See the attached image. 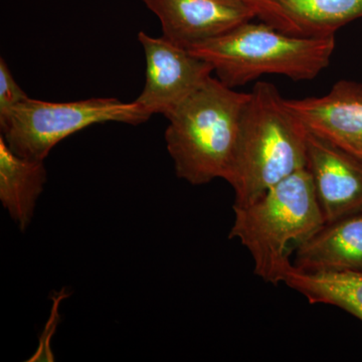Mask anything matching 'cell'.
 <instances>
[{
	"instance_id": "obj_1",
	"label": "cell",
	"mask_w": 362,
	"mask_h": 362,
	"mask_svg": "<svg viewBox=\"0 0 362 362\" xmlns=\"http://www.w3.org/2000/svg\"><path fill=\"white\" fill-rule=\"evenodd\" d=\"M308 133L275 86L255 84L226 180L235 192L233 206L256 201L280 181L306 168Z\"/></svg>"
},
{
	"instance_id": "obj_2",
	"label": "cell",
	"mask_w": 362,
	"mask_h": 362,
	"mask_svg": "<svg viewBox=\"0 0 362 362\" xmlns=\"http://www.w3.org/2000/svg\"><path fill=\"white\" fill-rule=\"evenodd\" d=\"M233 209L228 238L240 240L251 255L254 273L274 285L284 283L295 252L325 223L307 168Z\"/></svg>"
},
{
	"instance_id": "obj_3",
	"label": "cell",
	"mask_w": 362,
	"mask_h": 362,
	"mask_svg": "<svg viewBox=\"0 0 362 362\" xmlns=\"http://www.w3.org/2000/svg\"><path fill=\"white\" fill-rule=\"evenodd\" d=\"M249 97L211 77L168 117L166 147L178 177L192 185L228 180Z\"/></svg>"
},
{
	"instance_id": "obj_4",
	"label": "cell",
	"mask_w": 362,
	"mask_h": 362,
	"mask_svg": "<svg viewBox=\"0 0 362 362\" xmlns=\"http://www.w3.org/2000/svg\"><path fill=\"white\" fill-rule=\"evenodd\" d=\"M335 35L303 37L252 21L188 49L214 68L218 80L240 87L264 75L309 81L329 66Z\"/></svg>"
},
{
	"instance_id": "obj_5",
	"label": "cell",
	"mask_w": 362,
	"mask_h": 362,
	"mask_svg": "<svg viewBox=\"0 0 362 362\" xmlns=\"http://www.w3.org/2000/svg\"><path fill=\"white\" fill-rule=\"evenodd\" d=\"M150 117L135 101L124 103L116 98L62 103L28 98L0 118V136L18 156L45 160L58 143L89 126L108 122L139 125Z\"/></svg>"
},
{
	"instance_id": "obj_6",
	"label": "cell",
	"mask_w": 362,
	"mask_h": 362,
	"mask_svg": "<svg viewBox=\"0 0 362 362\" xmlns=\"http://www.w3.org/2000/svg\"><path fill=\"white\" fill-rule=\"evenodd\" d=\"M146 59V82L134 100L150 115L166 118L211 77L214 68L164 37L138 33Z\"/></svg>"
},
{
	"instance_id": "obj_7",
	"label": "cell",
	"mask_w": 362,
	"mask_h": 362,
	"mask_svg": "<svg viewBox=\"0 0 362 362\" xmlns=\"http://www.w3.org/2000/svg\"><path fill=\"white\" fill-rule=\"evenodd\" d=\"M160 21L163 37L189 49L258 18L240 0H144Z\"/></svg>"
},
{
	"instance_id": "obj_8",
	"label": "cell",
	"mask_w": 362,
	"mask_h": 362,
	"mask_svg": "<svg viewBox=\"0 0 362 362\" xmlns=\"http://www.w3.org/2000/svg\"><path fill=\"white\" fill-rule=\"evenodd\" d=\"M307 170L325 223L362 211V159L309 131Z\"/></svg>"
},
{
	"instance_id": "obj_9",
	"label": "cell",
	"mask_w": 362,
	"mask_h": 362,
	"mask_svg": "<svg viewBox=\"0 0 362 362\" xmlns=\"http://www.w3.org/2000/svg\"><path fill=\"white\" fill-rule=\"evenodd\" d=\"M307 129L362 159V84L339 81L323 97L286 99Z\"/></svg>"
},
{
	"instance_id": "obj_10",
	"label": "cell",
	"mask_w": 362,
	"mask_h": 362,
	"mask_svg": "<svg viewBox=\"0 0 362 362\" xmlns=\"http://www.w3.org/2000/svg\"><path fill=\"white\" fill-rule=\"evenodd\" d=\"M361 18L362 0H259L258 18L290 35L331 37Z\"/></svg>"
},
{
	"instance_id": "obj_11",
	"label": "cell",
	"mask_w": 362,
	"mask_h": 362,
	"mask_svg": "<svg viewBox=\"0 0 362 362\" xmlns=\"http://www.w3.org/2000/svg\"><path fill=\"white\" fill-rule=\"evenodd\" d=\"M293 267L305 273L362 272V211L324 223L295 252Z\"/></svg>"
},
{
	"instance_id": "obj_12",
	"label": "cell",
	"mask_w": 362,
	"mask_h": 362,
	"mask_svg": "<svg viewBox=\"0 0 362 362\" xmlns=\"http://www.w3.org/2000/svg\"><path fill=\"white\" fill-rule=\"evenodd\" d=\"M45 181V160L18 156L0 136V201L23 232L32 223Z\"/></svg>"
},
{
	"instance_id": "obj_13",
	"label": "cell",
	"mask_w": 362,
	"mask_h": 362,
	"mask_svg": "<svg viewBox=\"0 0 362 362\" xmlns=\"http://www.w3.org/2000/svg\"><path fill=\"white\" fill-rule=\"evenodd\" d=\"M284 284L309 303L332 305L362 321V272L305 273L293 267Z\"/></svg>"
},
{
	"instance_id": "obj_14",
	"label": "cell",
	"mask_w": 362,
	"mask_h": 362,
	"mask_svg": "<svg viewBox=\"0 0 362 362\" xmlns=\"http://www.w3.org/2000/svg\"><path fill=\"white\" fill-rule=\"evenodd\" d=\"M4 58L0 59V118L28 99Z\"/></svg>"
},
{
	"instance_id": "obj_15",
	"label": "cell",
	"mask_w": 362,
	"mask_h": 362,
	"mask_svg": "<svg viewBox=\"0 0 362 362\" xmlns=\"http://www.w3.org/2000/svg\"><path fill=\"white\" fill-rule=\"evenodd\" d=\"M240 1L246 2L247 4L252 6V8L255 9V11H256L257 16H258L259 0H240Z\"/></svg>"
}]
</instances>
